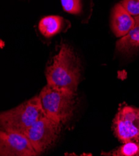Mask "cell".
<instances>
[{"label":"cell","instance_id":"1","mask_svg":"<svg viewBox=\"0 0 139 156\" xmlns=\"http://www.w3.org/2000/svg\"><path fill=\"white\" fill-rule=\"evenodd\" d=\"M80 64L71 47L63 44L46 69L47 84L75 93L81 76Z\"/></svg>","mask_w":139,"mask_h":156},{"label":"cell","instance_id":"2","mask_svg":"<svg viewBox=\"0 0 139 156\" xmlns=\"http://www.w3.org/2000/svg\"><path fill=\"white\" fill-rule=\"evenodd\" d=\"M75 95L74 93L47 84L38 96L45 115L62 124L69 121L73 115Z\"/></svg>","mask_w":139,"mask_h":156},{"label":"cell","instance_id":"3","mask_svg":"<svg viewBox=\"0 0 139 156\" xmlns=\"http://www.w3.org/2000/svg\"><path fill=\"white\" fill-rule=\"evenodd\" d=\"M45 115L39 96L35 97L0 115L2 130L24 133Z\"/></svg>","mask_w":139,"mask_h":156},{"label":"cell","instance_id":"4","mask_svg":"<svg viewBox=\"0 0 139 156\" xmlns=\"http://www.w3.org/2000/svg\"><path fill=\"white\" fill-rule=\"evenodd\" d=\"M61 123L44 115L24 134L27 137L38 155L52 146L60 132Z\"/></svg>","mask_w":139,"mask_h":156},{"label":"cell","instance_id":"5","mask_svg":"<svg viewBox=\"0 0 139 156\" xmlns=\"http://www.w3.org/2000/svg\"><path fill=\"white\" fill-rule=\"evenodd\" d=\"M112 129L122 143L139 141V108L130 106L119 108L113 120Z\"/></svg>","mask_w":139,"mask_h":156},{"label":"cell","instance_id":"6","mask_svg":"<svg viewBox=\"0 0 139 156\" xmlns=\"http://www.w3.org/2000/svg\"><path fill=\"white\" fill-rule=\"evenodd\" d=\"M0 155L2 156H36L38 154L24 133L1 130Z\"/></svg>","mask_w":139,"mask_h":156},{"label":"cell","instance_id":"7","mask_svg":"<svg viewBox=\"0 0 139 156\" xmlns=\"http://www.w3.org/2000/svg\"><path fill=\"white\" fill-rule=\"evenodd\" d=\"M135 20L122 5H116L112 11L111 27L116 37H122L135 26Z\"/></svg>","mask_w":139,"mask_h":156},{"label":"cell","instance_id":"8","mask_svg":"<svg viewBox=\"0 0 139 156\" xmlns=\"http://www.w3.org/2000/svg\"><path fill=\"white\" fill-rule=\"evenodd\" d=\"M135 24L129 33L116 43L118 52L125 54H133L139 49V16H135Z\"/></svg>","mask_w":139,"mask_h":156},{"label":"cell","instance_id":"9","mask_svg":"<svg viewBox=\"0 0 139 156\" xmlns=\"http://www.w3.org/2000/svg\"><path fill=\"white\" fill-rule=\"evenodd\" d=\"M64 20L58 16H49L43 18L39 22L38 28L40 33L46 37H51L62 30Z\"/></svg>","mask_w":139,"mask_h":156},{"label":"cell","instance_id":"10","mask_svg":"<svg viewBox=\"0 0 139 156\" xmlns=\"http://www.w3.org/2000/svg\"><path fill=\"white\" fill-rule=\"evenodd\" d=\"M114 156H138L139 141H129L112 153Z\"/></svg>","mask_w":139,"mask_h":156},{"label":"cell","instance_id":"11","mask_svg":"<svg viewBox=\"0 0 139 156\" xmlns=\"http://www.w3.org/2000/svg\"><path fill=\"white\" fill-rule=\"evenodd\" d=\"M65 11L72 14H78L82 11L81 0H60Z\"/></svg>","mask_w":139,"mask_h":156},{"label":"cell","instance_id":"12","mask_svg":"<svg viewBox=\"0 0 139 156\" xmlns=\"http://www.w3.org/2000/svg\"><path fill=\"white\" fill-rule=\"evenodd\" d=\"M120 4L132 16H139V0H123Z\"/></svg>","mask_w":139,"mask_h":156}]
</instances>
